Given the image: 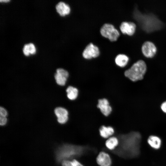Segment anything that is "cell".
Masks as SVG:
<instances>
[{"label": "cell", "instance_id": "12", "mask_svg": "<svg viewBox=\"0 0 166 166\" xmlns=\"http://www.w3.org/2000/svg\"><path fill=\"white\" fill-rule=\"evenodd\" d=\"M56 8L57 12L61 16L68 14L70 11L69 6L63 2H59L56 5Z\"/></svg>", "mask_w": 166, "mask_h": 166}, {"label": "cell", "instance_id": "13", "mask_svg": "<svg viewBox=\"0 0 166 166\" xmlns=\"http://www.w3.org/2000/svg\"><path fill=\"white\" fill-rule=\"evenodd\" d=\"M66 92L67 93V97L70 100H75L78 96V89L77 88L73 86H69L67 88Z\"/></svg>", "mask_w": 166, "mask_h": 166}, {"label": "cell", "instance_id": "11", "mask_svg": "<svg viewBox=\"0 0 166 166\" xmlns=\"http://www.w3.org/2000/svg\"><path fill=\"white\" fill-rule=\"evenodd\" d=\"M96 161L100 166H111L112 163L109 155L104 152L99 153L97 157Z\"/></svg>", "mask_w": 166, "mask_h": 166}, {"label": "cell", "instance_id": "10", "mask_svg": "<svg viewBox=\"0 0 166 166\" xmlns=\"http://www.w3.org/2000/svg\"><path fill=\"white\" fill-rule=\"evenodd\" d=\"M136 27V24L133 22H123L121 23L120 28L123 34L131 36L135 33Z\"/></svg>", "mask_w": 166, "mask_h": 166}, {"label": "cell", "instance_id": "22", "mask_svg": "<svg viewBox=\"0 0 166 166\" xmlns=\"http://www.w3.org/2000/svg\"><path fill=\"white\" fill-rule=\"evenodd\" d=\"M23 51L24 54L26 55H29V52L28 49V44L24 45L23 49Z\"/></svg>", "mask_w": 166, "mask_h": 166}, {"label": "cell", "instance_id": "24", "mask_svg": "<svg viewBox=\"0 0 166 166\" xmlns=\"http://www.w3.org/2000/svg\"><path fill=\"white\" fill-rule=\"evenodd\" d=\"M9 1V0H0V1H4V2H7Z\"/></svg>", "mask_w": 166, "mask_h": 166}, {"label": "cell", "instance_id": "14", "mask_svg": "<svg viewBox=\"0 0 166 166\" xmlns=\"http://www.w3.org/2000/svg\"><path fill=\"white\" fill-rule=\"evenodd\" d=\"M129 59L128 56L125 54H119L116 56L115 61L118 66L123 67L127 64Z\"/></svg>", "mask_w": 166, "mask_h": 166}, {"label": "cell", "instance_id": "5", "mask_svg": "<svg viewBox=\"0 0 166 166\" xmlns=\"http://www.w3.org/2000/svg\"><path fill=\"white\" fill-rule=\"evenodd\" d=\"M99 54L100 51L98 47L92 43L88 44L82 52L83 57L86 59L97 57Z\"/></svg>", "mask_w": 166, "mask_h": 166}, {"label": "cell", "instance_id": "18", "mask_svg": "<svg viewBox=\"0 0 166 166\" xmlns=\"http://www.w3.org/2000/svg\"><path fill=\"white\" fill-rule=\"evenodd\" d=\"M62 166H84L80 162L73 159L72 160H65L62 162Z\"/></svg>", "mask_w": 166, "mask_h": 166}, {"label": "cell", "instance_id": "4", "mask_svg": "<svg viewBox=\"0 0 166 166\" xmlns=\"http://www.w3.org/2000/svg\"><path fill=\"white\" fill-rule=\"evenodd\" d=\"M101 35L112 41H116L120 35V33L114 26L110 23H105L101 28Z\"/></svg>", "mask_w": 166, "mask_h": 166}, {"label": "cell", "instance_id": "8", "mask_svg": "<svg viewBox=\"0 0 166 166\" xmlns=\"http://www.w3.org/2000/svg\"><path fill=\"white\" fill-rule=\"evenodd\" d=\"M69 77V73L66 70L59 68L57 69L54 77L57 83L60 86H64Z\"/></svg>", "mask_w": 166, "mask_h": 166}, {"label": "cell", "instance_id": "23", "mask_svg": "<svg viewBox=\"0 0 166 166\" xmlns=\"http://www.w3.org/2000/svg\"><path fill=\"white\" fill-rule=\"evenodd\" d=\"M160 108L162 111L164 113H166V101L161 104Z\"/></svg>", "mask_w": 166, "mask_h": 166}, {"label": "cell", "instance_id": "16", "mask_svg": "<svg viewBox=\"0 0 166 166\" xmlns=\"http://www.w3.org/2000/svg\"><path fill=\"white\" fill-rule=\"evenodd\" d=\"M148 142L152 148L155 149L159 148L161 145V141L160 139L156 136H150L148 139Z\"/></svg>", "mask_w": 166, "mask_h": 166}, {"label": "cell", "instance_id": "1", "mask_svg": "<svg viewBox=\"0 0 166 166\" xmlns=\"http://www.w3.org/2000/svg\"><path fill=\"white\" fill-rule=\"evenodd\" d=\"M118 139V146L115 151L117 155L126 158H133L140 154L141 137L139 132H132L121 135Z\"/></svg>", "mask_w": 166, "mask_h": 166}, {"label": "cell", "instance_id": "6", "mask_svg": "<svg viewBox=\"0 0 166 166\" xmlns=\"http://www.w3.org/2000/svg\"><path fill=\"white\" fill-rule=\"evenodd\" d=\"M101 113L104 116H109L112 111V108L108 100L106 98L99 99L97 105Z\"/></svg>", "mask_w": 166, "mask_h": 166}, {"label": "cell", "instance_id": "2", "mask_svg": "<svg viewBox=\"0 0 166 166\" xmlns=\"http://www.w3.org/2000/svg\"><path fill=\"white\" fill-rule=\"evenodd\" d=\"M85 148L82 146L65 144L59 147L56 152L57 161L62 162L68 159L79 156L84 152Z\"/></svg>", "mask_w": 166, "mask_h": 166}, {"label": "cell", "instance_id": "21", "mask_svg": "<svg viewBox=\"0 0 166 166\" xmlns=\"http://www.w3.org/2000/svg\"><path fill=\"white\" fill-rule=\"evenodd\" d=\"M7 119L6 117L0 116V125L1 126L5 125L7 122Z\"/></svg>", "mask_w": 166, "mask_h": 166}, {"label": "cell", "instance_id": "9", "mask_svg": "<svg viewBox=\"0 0 166 166\" xmlns=\"http://www.w3.org/2000/svg\"><path fill=\"white\" fill-rule=\"evenodd\" d=\"M54 112L57 117L58 123L64 124L69 119V113L66 109L61 107H58L55 109Z\"/></svg>", "mask_w": 166, "mask_h": 166}, {"label": "cell", "instance_id": "3", "mask_svg": "<svg viewBox=\"0 0 166 166\" xmlns=\"http://www.w3.org/2000/svg\"><path fill=\"white\" fill-rule=\"evenodd\" d=\"M146 70L147 66L145 62L142 60H139L126 70L124 74L125 76L131 81H136L143 79Z\"/></svg>", "mask_w": 166, "mask_h": 166}, {"label": "cell", "instance_id": "7", "mask_svg": "<svg viewBox=\"0 0 166 166\" xmlns=\"http://www.w3.org/2000/svg\"><path fill=\"white\" fill-rule=\"evenodd\" d=\"M141 50L145 56L148 58H152L156 54L157 49L153 42L150 41H146L143 44Z\"/></svg>", "mask_w": 166, "mask_h": 166}, {"label": "cell", "instance_id": "15", "mask_svg": "<svg viewBox=\"0 0 166 166\" xmlns=\"http://www.w3.org/2000/svg\"><path fill=\"white\" fill-rule=\"evenodd\" d=\"M99 131L101 136L105 138L112 136L114 132V129L112 127L110 126H106L104 125L101 126Z\"/></svg>", "mask_w": 166, "mask_h": 166}, {"label": "cell", "instance_id": "17", "mask_svg": "<svg viewBox=\"0 0 166 166\" xmlns=\"http://www.w3.org/2000/svg\"><path fill=\"white\" fill-rule=\"evenodd\" d=\"M119 144L118 138L114 136L109 138L105 142L106 147L110 150L114 149Z\"/></svg>", "mask_w": 166, "mask_h": 166}, {"label": "cell", "instance_id": "19", "mask_svg": "<svg viewBox=\"0 0 166 166\" xmlns=\"http://www.w3.org/2000/svg\"><path fill=\"white\" fill-rule=\"evenodd\" d=\"M28 47L29 53L33 54L35 52V49L33 44L30 43L28 44Z\"/></svg>", "mask_w": 166, "mask_h": 166}, {"label": "cell", "instance_id": "20", "mask_svg": "<svg viewBox=\"0 0 166 166\" xmlns=\"http://www.w3.org/2000/svg\"><path fill=\"white\" fill-rule=\"evenodd\" d=\"M7 115V112L6 109L4 108L1 107H0V116L6 117Z\"/></svg>", "mask_w": 166, "mask_h": 166}]
</instances>
